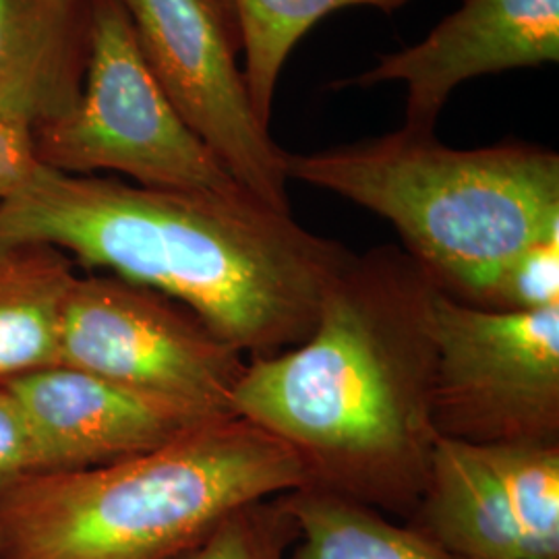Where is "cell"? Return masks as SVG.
<instances>
[{
	"instance_id": "7",
	"label": "cell",
	"mask_w": 559,
	"mask_h": 559,
	"mask_svg": "<svg viewBox=\"0 0 559 559\" xmlns=\"http://www.w3.org/2000/svg\"><path fill=\"white\" fill-rule=\"evenodd\" d=\"M60 365L226 417L247 357L154 288L78 276L62 311Z\"/></svg>"
},
{
	"instance_id": "18",
	"label": "cell",
	"mask_w": 559,
	"mask_h": 559,
	"mask_svg": "<svg viewBox=\"0 0 559 559\" xmlns=\"http://www.w3.org/2000/svg\"><path fill=\"white\" fill-rule=\"evenodd\" d=\"M559 305V237L540 240L508 261L487 288L480 309L520 313Z\"/></svg>"
},
{
	"instance_id": "10",
	"label": "cell",
	"mask_w": 559,
	"mask_h": 559,
	"mask_svg": "<svg viewBox=\"0 0 559 559\" xmlns=\"http://www.w3.org/2000/svg\"><path fill=\"white\" fill-rule=\"evenodd\" d=\"M0 388L20 404L32 441L34 475L75 473L135 459L221 419L64 365Z\"/></svg>"
},
{
	"instance_id": "6",
	"label": "cell",
	"mask_w": 559,
	"mask_h": 559,
	"mask_svg": "<svg viewBox=\"0 0 559 559\" xmlns=\"http://www.w3.org/2000/svg\"><path fill=\"white\" fill-rule=\"evenodd\" d=\"M433 425L468 443L559 441V305L487 311L431 299Z\"/></svg>"
},
{
	"instance_id": "5",
	"label": "cell",
	"mask_w": 559,
	"mask_h": 559,
	"mask_svg": "<svg viewBox=\"0 0 559 559\" xmlns=\"http://www.w3.org/2000/svg\"><path fill=\"white\" fill-rule=\"evenodd\" d=\"M36 152L64 175L110 170L152 189L247 193L162 92L119 0H90L80 98L36 127Z\"/></svg>"
},
{
	"instance_id": "17",
	"label": "cell",
	"mask_w": 559,
	"mask_h": 559,
	"mask_svg": "<svg viewBox=\"0 0 559 559\" xmlns=\"http://www.w3.org/2000/svg\"><path fill=\"white\" fill-rule=\"evenodd\" d=\"M299 526L282 496L235 510L198 545L175 559H288Z\"/></svg>"
},
{
	"instance_id": "8",
	"label": "cell",
	"mask_w": 559,
	"mask_h": 559,
	"mask_svg": "<svg viewBox=\"0 0 559 559\" xmlns=\"http://www.w3.org/2000/svg\"><path fill=\"white\" fill-rule=\"evenodd\" d=\"M141 55L180 119L240 187L280 214H293L286 152L270 135L237 67L230 0H119Z\"/></svg>"
},
{
	"instance_id": "3",
	"label": "cell",
	"mask_w": 559,
	"mask_h": 559,
	"mask_svg": "<svg viewBox=\"0 0 559 559\" xmlns=\"http://www.w3.org/2000/svg\"><path fill=\"white\" fill-rule=\"evenodd\" d=\"M307 485L299 459L237 415L98 468L0 496V559H175L222 520Z\"/></svg>"
},
{
	"instance_id": "15",
	"label": "cell",
	"mask_w": 559,
	"mask_h": 559,
	"mask_svg": "<svg viewBox=\"0 0 559 559\" xmlns=\"http://www.w3.org/2000/svg\"><path fill=\"white\" fill-rule=\"evenodd\" d=\"M406 2L411 0H230L245 50L242 75L258 119L270 127L280 73L297 41L318 21L346 7L392 13Z\"/></svg>"
},
{
	"instance_id": "19",
	"label": "cell",
	"mask_w": 559,
	"mask_h": 559,
	"mask_svg": "<svg viewBox=\"0 0 559 559\" xmlns=\"http://www.w3.org/2000/svg\"><path fill=\"white\" fill-rule=\"evenodd\" d=\"M34 475V454L20 404L0 388V496Z\"/></svg>"
},
{
	"instance_id": "16",
	"label": "cell",
	"mask_w": 559,
	"mask_h": 559,
	"mask_svg": "<svg viewBox=\"0 0 559 559\" xmlns=\"http://www.w3.org/2000/svg\"><path fill=\"white\" fill-rule=\"evenodd\" d=\"M67 110L64 102L36 83L0 92V203L13 200L40 173L36 127Z\"/></svg>"
},
{
	"instance_id": "14",
	"label": "cell",
	"mask_w": 559,
	"mask_h": 559,
	"mask_svg": "<svg viewBox=\"0 0 559 559\" xmlns=\"http://www.w3.org/2000/svg\"><path fill=\"white\" fill-rule=\"evenodd\" d=\"M299 526L288 559H464L411 524L318 487L282 493Z\"/></svg>"
},
{
	"instance_id": "2",
	"label": "cell",
	"mask_w": 559,
	"mask_h": 559,
	"mask_svg": "<svg viewBox=\"0 0 559 559\" xmlns=\"http://www.w3.org/2000/svg\"><path fill=\"white\" fill-rule=\"evenodd\" d=\"M50 245L189 307L245 357L297 346L353 255L249 193L170 191L41 164L0 203V255Z\"/></svg>"
},
{
	"instance_id": "4",
	"label": "cell",
	"mask_w": 559,
	"mask_h": 559,
	"mask_svg": "<svg viewBox=\"0 0 559 559\" xmlns=\"http://www.w3.org/2000/svg\"><path fill=\"white\" fill-rule=\"evenodd\" d=\"M286 170L390 222L441 293L473 307L520 251L559 237V156L540 145L454 150L399 129L286 154Z\"/></svg>"
},
{
	"instance_id": "13",
	"label": "cell",
	"mask_w": 559,
	"mask_h": 559,
	"mask_svg": "<svg viewBox=\"0 0 559 559\" xmlns=\"http://www.w3.org/2000/svg\"><path fill=\"white\" fill-rule=\"evenodd\" d=\"M87 32L90 0H0V92L36 83L75 104Z\"/></svg>"
},
{
	"instance_id": "1",
	"label": "cell",
	"mask_w": 559,
	"mask_h": 559,
	"mask_svg": "<svg viewBox=\"0 0 559 559\" xmlns=\"http://www.w3.org/2000/svg\"><path fill=\"white\" fill-rule=\"evenodd\" d=\"M433 290L402 247L353 253L328 280L309 338L247 359L233 415L282 441L309 487L411 519L440 440Z\"/></svg>"
},
{
	"instance_id": "12",
	"label": "cell",
	"mask_w": 559,
	"mask_h": 559,
	"mask_svg": "<svg viewBox=\"0 0 559 559\" xmlns=\"http://www.w3.org/2000/svg\"><path fill=\"white\" fill-rule=\"evenodd\" d=\"M73 260L50 245L0 255V385L60 365V328Z\"/></svg>"
},
{
	"instance_id": "9",
	"label": "cell",
	"mask_w": 559,
	"mask_h": 559,
	"mask_svg": "<svg viewBox=\"0 0 559 559\" xmlns=\"http://www.w3.org/2000/svg\"><path fill=\"white\" fill-rule=\"evenodd\" d=\"M464 559H559V441L440 438L406 520Z\"/></svg>"
},
{
	"instance_id": "11",
	"label": "cell",
	"mask_w": 559,
	"mask_h": 559,
	"mask_svg": "<svg viewBox=\"0 0 559 559\" xmlns=\"http://www.w3.org/2000/svg\"><path fill=\"white\" fill-rule=\"evenodd\" d=\"M558 60L559 0H466L419 44L381 55L338 87L404 83L402 129L429 135L460 83Z\"/></svg>"
}]
</instances>
